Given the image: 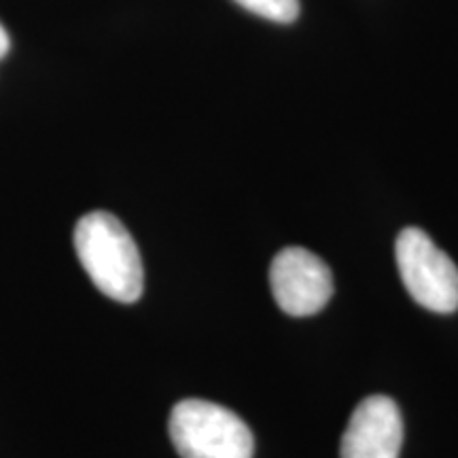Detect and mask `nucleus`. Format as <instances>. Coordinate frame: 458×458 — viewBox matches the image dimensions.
Segmentation results:
<instances>
[{"mask_svg":"<svg viewBox=\"0 0 458 458\" xmlns=\"http://www.w3.org/2000/svg\"><path fill=\"white\" fill-rule=\"evenodd\" d=\"M405 289L418 306L437 314L458 310V267L422 229L405 227L394 242Z\"/></svg>","mask_w":458,"mask_h":458,"instance_id":"3","label":"nucleus"},{"mask_svg":"<svg viewBox=\"0 0 458 458\" xmlns=\"http://www.w3.org/2000/svg\"><path fill=\"white\" fill-rule=\"evenodd\" d=\"M403 418L386 394H371L352 411L342 435L340 458H399Z\"/></svg>","mask_w":458,"mask_h":458,"instance_id":"5","label":"nucleus"},{"mask_svg":"<svg viewBox=\"0 0 458 458\" xmlns=\"http://www.w3.org/2000/svg\"><path fill=\"white\" fill-rule=\"evenodd\" d=\"M74 250L100 293L122 303L140 300L145 272L139 246L117 216L105 210L81 216L74 227Z\"/></svg>","mask_w":458,"mask_h":458,"instance_id":"1","label":"nucleus"},{"mask_svg":"<svg viewBox=\"0 0 458 458\" xmlns=\"http://www.w3.org/2000/svg\"><path fill=\"white\" fill-rule=\"evenodd\" d=\"M9 34H7V30H4V26L0 24V60H3L4 55H7V51H9Z\"/></svg>","mask_w":458,"mask_h":458,"instance_id":"7","label":"nucleus"},{"mask_svg":"<svg viewBox=\"0 0 458 458\" xmlns=\"http://www.w3.org/2000/svg\"><path fill=\"white\" fill-rule=\"evenodd\" d=\"M270 284L280 310L291 317H312L334 295V276L327 263L300 246H289L274 257Z\"/></svg>","mask_w":458,"mask_h":458,"instance_id":"4","label":"nucleus"},{"mask_svg":"<svg viewBox=\"0 0 458 458\" xmlns=\"http://www.w3.org/2000/svg\"><path fill=\"white\" fill-rule=\"evenodd\" d=\"M240 7L276 24H291L300 15V0H236Z\"/></svg>","mask_w":458,"mask_h":458,"instance_id":"6","label":"nucleus"},{"mask_svg":"<svg viewBox=\"0 0 458 458\" xmlns=\"http://www.w3.org/2000/svg\"><path fill=\"white\" fill-rule=\"evenodd\" d=\"M168 431L181 458H253L255 452L249 425L213 401L185 399L176 403Z\"/></svg>","mask_w":458,"mask_h":458,"instance_id":"2","label":"nucleus"}]
</instances>
